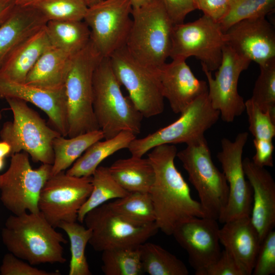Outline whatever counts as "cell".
<instances>
[{
	"label": "cell",
	"mask_w": 275,
	"mask_h": 275,
	"mask_svg": "<svg viewBox=\"0 0 275 275\" xmlns=\"http://www.w3.org/2000/svg\"><path fill=\"white\" fill-rule=\"evenodd\" d=\"M217 220L194 217L178 225L172 235L187 252L195 274L212 264L221 253Z\"/></svg>",
	"instance_id": "17"
},
{
	"label": "cell",
	"mask_w": 275,
	"mask_h": 275,
	"mask_svg": "<svg viewBox=\"0 0 275 275\" xmlns=\"http://www.w3.org/2000/svg\"><path fill=\"white\" fill-rule=\"evenodd\" d=\"M248 136V132H242L239 133L233 141L225 138L221 140L222 150L217 153V158L229 187L227 203L218 219L223 224L251 215L252 189L245 179L242 159Z\"/></svg>",
	"instance_id": "16"
},
{
	"label": "cell",
	"mask_w": 275,
	"mask_h": 275,
	"mask_svg": "<svg viewBox=\"0 0 275 275\" xmlns=\"http://www.w3.org/2000/svg\"><path fill=\"white\" fill-rule=\"evenodd\" d=\"M232 0H195L197 9L204 15L219 23L227 16Z\"/></svg>",
	"instance_id": "42"
},
{
	"label": "cell",
	"mask_w": 275,
	"mask_h": 275,
	"mask_svg": "<svg viewBox=\"0 0 275 275\" xmlns=\"http://www.w3.org/2000/svg\"><path fill=\"white\" fill-rule=\"evenodd\" d=\"M58 228L64 231L70 241L71 258L68 274L91 275L85 254L92 235L91 230L76 222H62Z\"/></svg>",
	"instance_id": "32"
},
{
	"label": "cell",
	"mask_w": 275,
	"mask_h": 275,
	"mask_svg": "<svg viewBox=\"0 0 275 275\" xmlns=\"http://www.w3.org/2000/svg\"><path fill=\"white\" fill-rule=\"evenodd\" d=\"M218 236L224 249L233 256L246 275L252 274L261 241L250 216L224 223Z\"/></svg>",
	"instance_id": "22"
},
{
	"label": "cell",
	"mask_w": 275,
	"mask_h": 275,
	"mask_svg": "<svg viewBox=\"0 0 275 275\" xmlns=\"http://www.w3.org/2000/svg\"><path fill=\"white\" fill-rule=\"evenodd\" d=\"M109 59L117 79L125 88L128 97L143 117L150 118L162 113L164 98L156 69L134 60L125 46Z\"/></svg>",
	"instance_id": "12"
},
{
	"label": "cell",
	"mask_w": 275,
	"mask_h": 275,
	"mask_svg": "<svg viewBox=\"0 0 275 275\" xmlns=\"http://www.w3.org/2000/svg\"><path fill=\"white\" fill-rule=\"evenodd\" d=\"M116 212L139 224L155 223V214L149 193L129 192L126 196L107 202Z\"/></svg>",
	"instance_id": "33"
},
{
	"label": "cell",
	"mask_w": 275,
	"mask_h": 275,
	"mask_svg": "<svg viewBox=\"0 0 275 275\" xmlns=\"http://www.w3.org/2000/svg\"><path fill=\"white\" fill-rule=\"evenodd\" d=\"M72 57L50 45L29 72L25 84L49 90L64 88Z\"/></svg>",
	"instance_id": "25"
},
{
	"label": "cell",
	"mask_w": 275,
	"mask_h": 275,
	"mask_svg": "<svg viewBox=\"0 0 275 275\" xmlns=\"http://www.w3.org/2000/svg\"><path fill=\"white\" fill-rule=\"evenodd\" d=\"M242 165L252 189L251 220L262 241L275 225V182L265 168L250 158L242 160Z\"/></svg>",
	"instance_id": "21"
},
{
	"label": "cell",
	"mask_w": 275,
	"mask_h": 275,
	"mask_svg": "<svg viewBox=\"0 0 275 275\" xmlns=\"http://www.w3.org/2000/svg\"><path fill=\"white\" fill-rule=\"evenodd\" d=\"M251 62L225 44L214 78L211 71L202 66L208 81L210 102L224 122H232L245 111V101L238 92V82L240 74L248 69Z\"/></svg>",
	"instance_id": "15"
},
{
	"label": "cell",
	"mask_w": 275,
	"mask_h": 275,
	"mask_svg": "<svg viewBox=\"0 0 275 275\" xmlns=\"http://www.w3.org/2000/svg\"><path fill=\"white\" fill-rule=\"evenodd\" d=\"M186 145L177 152L176 157L198 194L205 217L217 221L228 198L229 187L225 176L215 166L205 136Z\"/></svg>",
	"instance_id": "7"
},
{
	"label": "cell",
	"mask_w": 275,
	"mask_h": 275,
	"mask_svg": "<svg viewBox=\"0 0 275 275\" xmlns=\"http://www.w3.org/2000/svg\"><path fill=\"white\" fill-rule=\"evenodd\" d=\"M88 7H91L102 0H82Z\"/></svg>",
	"instance_id": "49"
},
{
	"label": "cell",
	"mask_w": 275,
	"mask_h": 275,
	"mask_svg": "<svg viewBox=\"0 0 275 275\" xmlns=\"http://www.w3.org/2000/svg\"><path fill=\"white\" fill-rule=\"evenodd\" d=\"M104 138L100 129L66 138L60 135L53 141V162L51 176L69 169L93 144Z\"/></svg>",
	"instance_id": "29"
},
{
	"label": "cell",
	"mask_w": 275,
	"mask_h": 275,
	"mask_svg": "<svg viewBox=\"0 0 275 275\" xmlns=\"http://www.w3.org/2000/svg\"><path fill=\"white\" fill-rule=\"evenodd\" d=\"M42 0H16V4L21 6H34Z\"/></svg>",
	"instance_id": "48"
},
{
	"label": "cell",
	"mask_w": 275,
	"mask_h": 275,
	"mask_svg": "<svg viewBox=\"0 0 275 275\" xmlns=\"http://www.w3.org/2000/svg\"><path fill=\"white\" fill-rule=\"evenodd\" d=\"M125 47L140 64L156 69L170 57L174 24L160 0L132 8Z\"/></svg>",
	"instance_id": "4"
},
{
	"label": "cell",
	"mask_w": 275,
	"mask_h": 275,
	"mask_svg": "<svg viewBox=\"0 0 275 275\" xmlns=\"http://www.w3.org/2000/svg\"><path fill=\"white\" fill-rule=\"evenodd\" d=\"M219 117V112L212 107L207 93L196 99L177 120L143 138H136L127 149L131 156L141 157L158 145L187 144L204 136L205 131Z\"/></svg>",
	"instance_id": "8"
},
{
	"label": "cell",
	"mask_w": 275,
	"mask_h": 275,
	"mask_svg": "<svg viewBox=\"0 0 275 275\" xmlns=\"http://www.w3.org/2000/svg\"><path fill=\"white\" fill-rule=\"evenodd\" d=\"M16 5V0H0V25L8 17Z\"/></svg>",
	"instance_id": "45"
},
{
	"label": "cell",
	"mask_w": 275,
	"mask_h": 275,
	"mask_svg": "<svg viewBox=\"0 0 275 275\" xmlns=\"http://www.w3.org/2000/svg\"><path fill=\"white\" fill-rule=\"evenodd\" d=\"M102 57L91 41L71 58L64 84L68 122L67 137L100 129L93 106V78Z\"/></svg>",
	"instance_id": "5"
},
{
	"label": "cell",
	"mask_w": 275,
	"mask_h": 275,
	"mask_svg": "<svg viewBox=\"0 0 275 275\" xmlns=\"http://www.w3.org/2000/svg\"><path fill=\"white\" fill-rule=\"evenodd\" d=\"M34 6L47 21H82L88 8L82 0H42Z\"/></svg>",
	"instance_id": "37"
},
{
	"label": "cell",
	"mask_w": 275,
	"mask_h": 275,
	"mask_svg": "<svg viewBox=\"0 0 275 275\" xmlns=\"http://www.w3.org/2000/svg\"><path fill=\"white\" fill-rule=\"evenodd\" d=\"M11 146L6 142L0 141V157L5 158L10 156Z\"/></svg>",
	"instance_id": "46"
},
{
	"label": "cell",
	"mask_w": 275,
	"mask_h": 275,
	"mask_svg": "<svg viewBox=\"0 0 275 275\" xmlns=\"http://www.w3.org/2000/svg\"><path fill=\"white\" fill-rule=\"evenodd\" d=\"M101 260V270L105 275H141L144 273L139 247L103 251Z\"/></svg>",
	"instance_id": "34"
},
{
	"label": "cell",
	"mask_w": 275,
	"mask_h": 275,
	"mask_svg": "<svg viewBox=\"0 0 275 275\" xmlns=\"http://www.w3.org/2000/svg\"><path fill=\"white\" fill-rule=\"evenodd\" d=\"M45 29L51 45L71 57L90 41V31L85 21L49 20Z\"/></svg>",
	"instance_id": "28"
},
{
	"label": "cell",
	"mask_w": 275,
	"mask_h": 275,
	"mask_svg": "<svg viewBox=\"0 0 275 275\" xmlns=\"http://www.w3.org/2000/svg\"><path fill=\"white\" fill-rule=\"evenodd\" d=\"M156 70L163 96L175 114H181L196 99L208 93L207 82L195 76L185 60H172Z\"/></svg>",
	"instance_id": "19"
},
{
	"label": "cell",
	"mask_w": 275,
	"mask_h": 275,
	"mask_svg": "<svg viewBox=\"0 0 275 275\" xmlns=\"http://www.w3.org/2000/svg\"><path fill=\"white\" fill-rule=\"evenodd\" d=\"M11 157L8 170L0 175L1 202L15 215L39 212V195L51 176V165L42 164L34 169L29 154L23 151Z\"/></svg>",
	"instance_id": "9"
},
{
	"label": "cell",
	"mask_w": 275,
	"mask_h": 275,
	"mask_svg": "<svg viewBox=\"0 0 275 275\" xmlns=\"http://www.w3.org/2000/svg\"><path fill=\"white\" fill-rule=\"evenodd\" d=\"M14 98L30 102L43 111L52 127L61 135H68L65 88L49 90L18 83L0 77V98Z\"/></svg>",
	"instance_id": "20"
},
{
	"label": "cell",
	"mask_w": 275,
	"mask_h": 275,
	"mask_svg": "<svg viewBox=\"0 0 275 275\" xmlns=\"http://www.w3.org/2000/svg\"><path fill=\"white\" fill-rule=\"evenodd\" d=\"M2 275H59L57 271H48L35 267L28 262L17 258L11 253L3 257L0 266Z\"/></svg>",
	"instance_id": "40"
},
{
	"label": "cell",
	"mask_w": 275,
	"mask_h": 275,
	"mask_svg": "<svg viewBox=\"0 0 275 275\" xmlns=\"http://www.w3.org/2000/svg\"><path fill=\"white\" fill-rule=\"evenodd\" d=\"M108 169L113 178L127 191L149 193L154 173L148 158L131 156L119 159Z\"/></svg>",
	"instance_id": "27"
},
{
	"label": "cell",
	"mask_w": 275,
	"mask_h": 275,
	"mask_svg": "<svg viewBox=\"0 0 275 275\" xmlns=\"http://www.w3.org/2000/svg\"><path fill=\"white\" fill-rule=\"evenodd\" d=\"M4 159L5 158H4L0 157V171L3 169L4 167Z\"/></svg>",
	"instance_id": "50"
},
{
	"label": "cell",
	"mask_w": 275,
	"mask_h": 275,
	"mask_svg": "<svg viewBox=\"0 0 275 275\" xmlns=\"http://www.w3.org/2000/svg\"><path fill=\"white\" fill-rule=\"evenodd\" d=\"M47 20L34 6L16 5L0 25V69L13 51L45 26Z\"/></svg>",
	"instance_id": "23"
},
{
	"label": "cell",
	"mask_w": 275,
	"mask_h": 275,
	"mask_svg": "<svg viewBox=\"0 0 275 275\" xmlns=\"http://www.w3.org/2000/svg\"><path fill=\"white\" fill-rule=\"evenodd\" d=\"M143 270L150 275H187L185 264L161 246L147 241L139 246Z\"/></svg>",
	"instance_id": "30"
},
{
	"label": "cell",
	"mask_w": 275,
	"mask_h": 275,
	"mask_svg": "<svg viewBox=\"0 0 275 275\" xmlns=\"http://www.w3.org/2000/svg\"><path fill=\"white\" fill-rule=\"evenodd\" d=\"M91 177L92 191L78 213L77 221L81 224L89 211L107 203L109 200L122 198L129 193L113 178L108 167L99 166Z\"/></svg>",
	"instance_id": "31"
},
{
	"label": "cell",
	"mask_w": 275,
	"mask_h": 275,
	"mask_svg": "<svg viewBox=\"0 0 275 275\" xmlns=\"http://www.w3.org/2000/svg\"><path fill=\"white\" fill-rule=\"evenodd\" d=\"M132 8H139L143 7L158 0H129Z\"/></svg>",
	"instance_id": "47"
},
{
	"label": "cell",
	"mask_w": 275,
	"mask_h": 275,
	"mask_svg": "<svg viewBox=\"0 0 275 275\" xmlns=\"http://www.w3.org/2000/svg\"><path fill=\"white\" fill-rule=\"evenodd\" d=\"M249 129L255 139L272 140L275 136V120L264 112L250 98L245 101Z\"/></svg>",
	"instance_id": "38"
},
{
	"label": "cell",
	"mask_w": 275,
	"mask_h": 275,
	"mask_svg": "<svg viewBox=\"0 0 275 275\" xmlns=\"http://www.w3.org/2000/svg\"><path fill=\"white\" fill-rule=\"evenodd\" d=\"M253 144L255 154L252 158V161L260 167H272L274 150L272 140L254 139Z\"/></svg>",
	"instance_id": "44"
},
{
	"label": "cell",
	"mask_w": 275,
	"mask_h": 275,
	"mask_svg": "<svg viewBox=\"0 0 275 275\" xmlns=\"http://www.w3.org/2000/svg\"><path fill=\"white\" fill-rule=\"evenodd\" d=\"M50 45L44 26L13 51L0 69V77L11 81L24 84L29 72Z\"/></svg>",
	"instance_id": "24"
},
{
	"label": "cell",
	"mask_w": 275,
	"mask_h": 275,
	"mask_svg": "<svg viewBox=\"0 0 275 275\" xmlns=\"http://www.w3.org/2000/svg\"><path fill=\"white\" fill-rule=\"evenodd\" d=\"M224 37L226 45L259 65L275 58V31L265 17L239 21Z\"/></svg>",
	"instance_id": "18"
},
{
	"label": "cell",
	"mask_w": 275,
	"mask_h": 275,
	"mask_svg": "<svg viewBox=\"0 0 275 275\" xmlns=\"http://www.w3.org/2000/svg\"><path fill=\"white\" fill-rule=\"evenodd\" d=\"M129 0H102L88 7L85 22L90 41L102 58H109L126 45L132 24Z\"/></svg>",
	"instance_id": "14"
},
{
	"label": "cell",
	"mask_w": 275,
	"mask_h": 275,
	"mask_svg": "<svg viewBox=\"0 0 275 275\" xmlns=\"http://www.w3.org/2000/svg\"><path fill=\"white\" fill-rule=\"evenodd\" d=\"M177 153L173 144L154 147L148 159L154 173L149 194L159 230L167 235L172 234L182 222L194 217H205L200 202L191 197L187 182L175 164Z\"/></svg>",
	"instance_id": "1"
},
{
	"label": "cell",
	"mask_w": 275,
	"mask_h": 275,
	"mask_svg": "<svg viewBox=\"0 0 275 275\" xmlns=\"http://www.w3.org/2000/svg\"><path fill=\"white\" fill-rule=\"evenodd\" d=\"M196 275H246L233 256L224 250L212 264Z\"/></svg>",
	"instance_id": "41"
},
{
	"label": "cell",
	"mask_w": 275,
	"mask_h": 275,
	"mask_svg": "<svg viewBox=\"0 0 275 275\" xmlns=\"http://www.w3.org/2000/svg\"><path fill=\"white\" fill-rule=\"evenodd\" d=\"M174 24L184 22L186 16L197 10L195 0H160Z\"/></svg>",
	"instance_id": "43"
},
{
	"label": "cell",
	"mask_w": 275,
	"mask_h": 275,
	"mask_svg": "<svg viewBox=\"0 0 275 275\" xmlns=\"http://www.w3.org/2000/svg\"><path fill=\"white\" fill-rule=\"evenodd\" d=\"M2 119V114L1 112H0V128H1V121Z\"/></svg>",
	"instance_id": "51"
},
{
	"label": "cell",
	"mask_w": 275,
	"mask_h": 275,
	"mask_svg": "<svg viewBox=\"0 0 275 275\" xmlns=\"http://www.w3.org/2000/svg\"><path fill=\"white\" fill-rule=\"evenodd\" d=\"M112 69L109 58H102L93 78V106L99 129L105 139L122 131L135 135L141 131L143 116L128 97Z\"/></svg>",
	"instance_id": "3"
},
{
	"label": "cell",
	"mask_w": 275,
	"mask_h": 275,
	"mask_svg": "<svg viewBox=\"0 0 275 275\" xmlns=\"http://www.w3.org/2000/svg\"><path fill=\"white\" fill-rule=\"evenodd\" d=\"M136 135L122 131L113 138L98 141L90 146L67 170L68 175L77 177H90L100 163L109 156L127 148Z\"/></svg>",
	"instance_id": "26"
},
{
	"label": "cell",
	"mask_w": 275,
	"mask_h": 275,
	"mask_svg": "<svg viewBox=\"0 0 275 275\" xmlns=\"http://www.w3.org/2000/svg\"><path fill=\"white\" fill-rule=\"evenodd\" d=\"M259 67L260 73L251 99L275 120V58Z\"/></svg>",
	"instance_id": "35"
},
{
	"label": "cell",
	"mask_w": 275,
	"mask_h": 275,
	"mask_svg": "<svg viewBox=\"0 0 275 275\" xmlns=\"http://www.w3.org/2000/svg\"><path fill=\"white\" fill-rule=\"evenodd\" d=\"M254 275L275 274V231H271L261 241L255 260Z\"/></svg>",
	"instance_id": "39"
},
{
	"label": "cell",
	"mask_w": 275,
	"mask_h": 275,
	"mask_svg": "<svg viewBox=\"0 0 275 275\" xmlns=\"http://www.w3.org/2000/svg\"><path fill=\"white\" fill-rule=\"evenodd\" d=\"M92 189L91 176L77 177L65 171L51 175L40 192L39 211L55 228L62 222H76Z\"/></svg>",
	"instance_id": "13"
},
{
	"label": "cell",
	"mask_w": 275,
	"mask_h": 275,
	"mask_svg": "<svg viewBox=\"0 0 275 275\" xmlns=\"http://www.w3.org/2000/svg\"><path fill=\"white\" fill-rule=\"evenodd\" d=\"M83 223L92 232L89 243L101 252L117 248H138L159 230L155 223L139 224L127 219L107 202L89 211Z\"/></svg>",
	"instance_id": "10"
},
{
	"label": "cell",
	"mask_w": 275,
	"mask_h": 275,
	"mask_svg": "<svg viewBox=\"0 0 275 275\" xmlns=\"http://www.w3.org/2000/svg\"><path fill=\"white\" fill-rule=\"evenodd\" d=\"M274 7L275 0H232L228 14L219 24L224 33L241 20L265 17L273 12Z\"/></svg>",
	"instance_id": "36"
},
{
	"label": "cell",
	"mask_w": 275,
	"mask_h": 275,
	"mask_svg": "<svg viewBox=\"0 0 275 275\" xmlns=\"http://www.w3.org/2000/svg\"><path fill=\"white\" fill-rule=\"evenodd\" d=\"M5 99L12 112L13 119L4 123L0 136L10 145V156L23 151L35 162L52 165L54 159L52 143L61 134L48 126L26 102L14 98Z\"/></svg>",
	"instance_id": "6"
},
{
	"label": "cell",
	"mask_w": 275,
	"mask_h": 275,
	"mask_svg": "<svg viewBox=\"0 0 275 275\" xmlns=\"http://www.w3.org/2000/svg\"><path fill=\"white\" fill-rule=\"evenodd\" d=\"M225 45L219 24L203 15L193 22L174 24L170 57L186 60L194 57L211 72L221 64Z\"/></svg>",
	"instance_id": "11"
},
{
	"label": "cell",
	"mask_w": 275,
	"mask_h": 275,
	"mask_svg": "<svg viewBox=\"0 0 275 275\" xmlns=\"http://www.w3.org/2000/svg\"><path fill=\"white\" fill-rule=\"evenodd\" d=\"M2 238L10 253L33 266L66 261L63 244L67 239L40 211L10 215Z\"/></svg>",
	"instance_id": "2"
}]
</instances>
